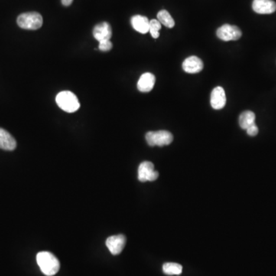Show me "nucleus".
<instances>
[{"instance_id":"1","label":"nucleus","mask_w":276,"mask_h":276,"mask_svg":"<svg viewBox=\"0 0 276 276\" xmlns=\"http://www.w3.org/2000/svg\"><path fill=\"white\" fill-rule=\"evenodd\" d=\"M36 261L42 272L47 276L55 275L60 268L59 259L51 252H39L36 256Z\"/></svg>"},{"instance_id":"2","label":"nucleus","mask_w":276,"mask_h":276,"mask_svg":"<svg viewBox=\"0 0 276 276\" xmlns=\"http://www.w3.org/2000/svg\"><path fill=\"white\" fill-rule=\"evenodd\" d=\"M56 101L58 106L66 112H75L80 108L77 96L69 91H64L58 94Z\"/></svg>"},{"instance_id":"3","label":"nucleus","mask_w":276,"mask_h":276,"mask_svg":"<svg viewBox=\"0 0 276 276\" xmlns=\"http://www.w3.org/2000/svg\"><path fill=\"white\" fill-rule=\"evenodd\" d=\"M17 24L23 30H39L43 24V17L36 12L26 13L19 16L17 18Z\"/></svg>"},{"instance_id":"4","label":"nucleus","mask_w":276,"mask_h":276,"mask_svg":"<svg viewBox=\"0 0 276 276\" xmlns=\"http://www.w3.org/2000/svg\"><path fill=\"white\" fill-rule=\"evenodd\" d=\"M146 141L151 147H163L173 142V136L167 131H150L146 134Z\"/></svg>"},{"instance_id":"5","label":"nucleus","mask_w":276,"mask_h":276,"mask_svg":"<svg viewBox=\"0 0 276 276\" xmlns=\"http://www.w3.org/2000/svg\"><path fill=\"white\" fill-rule=\"evenodd\" d=\"M216 36L224 42L236 41L242 36V31L235 26L225 24L218 29Z\"/></svg>"},{"instance_id":"6","label":"nucleus","mask_w":276,"mask_h":276,"mask_svg":"<svg viewBox=\"0 0 276 276\" xmlns=\"http://www.w3.org/2000/svg\"><path fill=\"white\" fill-rule=\"evenodd\" d=\"M159 177L158 172L154 170V165L150 161H144L138 167V180L141 182L154 181Z\"/></svg>"},{"instance_id":"7","label":"nucleus","mask_w":276,"mask_h":276,"mask_svg":"<svg viewBox=\"0 0 276 276\" xmlns=\"http://www.w3.org/2000/svg\"><path fill=\"white\" fill-rule=\"evenodd\" d=\"M126 243V238L123 235H112L108 237L106 240V245L112 255H116L121 253Z\"/></svg>"},{"instance_id":"8","label":"nucleus","mask_w":276,"mask_h":276,"mask_svg":"<svg viewBox=\"0 0 276 276\" xmlns=\"http://www.w3.org/2000/svg\"><path fill=\"white\" fill-rule=\"evenodd\" d=\"M226 97L222 87H216L212 91L210 96L211 106L213 109L220 110L225 107Z\"/></svg>"},{"instance_id":"9","label":"nucleus","mask_w":276,"mask_h":276,"mask_svg":"<svg viewBox=\"0 0 276 276\" xmlns=\"http://www.w3.org/2000/svg\"><path fill=\"white\" fill-rule=\"evenodd\" d=\"M252 9L258 14H271L276 10V3L273 0H254Z\"/></svg>"},{"instance_id":"10","label":"nucleus","mask_w":276,"mask_h":276,"mask_svg":"<svg viewBox=\"0 0 276 276\" xmlns=\"http://www.w3.org/2000/svg\"><path fill=\"white\" fill-rule=\"evenodd\" d=\"M183 69L186 73L196 74L203 69V61L196 56H190L183 62Z\"/></svg>"},{"instance_id":"11","label":"nucleus","mask_w":276,"mask_h":276,"mask_svg":"<svg viewBox=\"0 0 276 276\" xmlns=\"http://www.w3.org/2000/svg\"><path fill=\"white\" fill-rule=\"evenodd\" d=\"M93 36L98 42L111 40L112 36V30L111 26L108 23H102L95 26L93 30Z\"/></svg>"},{"instance_id":"12","label":"nucleus","mask_w":276,"mask_h":276,"mask_svg":"<svg viewBox=\"0 0 276 276\" xmlns=\"http://www.w3.org/2000/svg\"><path fill=\"white\" fill-rule=\"evenodd\" d=\"M155 81V76L152 73L146 72L141 75L137 82V89L141 92H150L154 89Z\"/></svg>"},{"instance_id":"13","label":"nucleus","mask_w":276,"mask_h":276,"mask_svg":"<svg viewBox=\"0 0 276 276\" xmlns=\"http://www.w3.org/2000/svg\"><path fill=\"white\" fill-rule=\"evenodd\" d=\"M17 147L14 137L6 130L0 128V148L5 150H14Z\"/></svg>"},{"instance_id":"14","label":"nucleus","mask_w":276,"mask_h":276,"mask_svg":"<svg viewBox=\"0 0 276 276\" xmlns=\"http://www.w3.org/2000/svg\"><path fill=\"white\" fill-rule=\"evenodd\" d=\"M131 22L133 28L136 31L142 34L148 33L150 21L147 17L140 15L134 16L131 18Z\"/></svg>"},{"instance_id":"15","label":"nucleus","mask_w":276,"mask_h":276,"mask_svg":"<svg viewBox=\"0 0 276 276\" xmlns=\"http://www.w3.org/2000/svg\"><path fill=\"white\" fill-rule=\"evenodd\" d=\"M255 115L254 112L251 111H245L241 114L239 118V126L242 129L246 130L247 128L255 124Z\"/></svg>"},{"instance_id":"16","label":"nucleus","mask_w":276,"mask_h":276,"mask_svg":"<svg viewBox=\"0 0 276 276\" xmlns=\"http://www.w3.org/2000/svg\"><path fill=\"white\" fill-rule=\"evenodd\" d=\"M163 271L168 275H179L183 271V267L178 263L167 262L163 265Z\"/></svg>"},{"instance_id":"17","label":"nucleus","mask_w":276,"mask_h":276,"mask_svg":"<svg viewBox=\"0 0 276 276\" xmlns=\"http://www.w3.org/2000/svg\"><path fill=\"white\" fill-rule=\"evenodd\" d=\"M157 20L169 29H172L175 26L174 20L167 10L159 12L157 14Z\"/></svg>"},{"instance_id":"18","label":"nucleus","mask_w":276,"mask_h":276,"mask_svg":"<svg viewBox=\"0 0 276 276\" xmlns=\"http://www.w3.org/2000/svg\"><path fill=\"white\" fill-rule=\"evenodd\" d=\"M161 29V23L157 20H152L150 21L149 32L154 39H157L160 36L159 30Z\"/></svg>"},{"instance_id":"19","label":"nucleus","mask_w":276,"mask_h":276,"mask_svg":"<svg viewBox=\"0 0 276 276\" xmlns=\"http://www.w3.org/2000/svg\"><path fill=\"white\" fill-rule=\"evenodd\" d=\"M113 45L110 40L99 42V49L102 52H108L112 49Z\"/></svg>"},{"instance_id":"20","label":"nucleus","mask_w":276,"mask_h":276,"mask_svg":"<svg viewBox=\"0 0 276 276\" xmlns=\"http://www.w3.org/2000/svg\"><path fill=\"white\" fill-rule=\"evenodd\" d=\"M246 131L248 135L254 137V136L258 134V127L256 126V124H252V126H250L249 128H247Z\"/></svg>"},{"instance_id":"21","label":"nucleus","mask_w":276,"mask_h":276,"mask_svg":"<svg viewBox=\"0 0 276 276\" xmlns=\"http://www.w3.org/2000/svg\"><path fill=\"white\" fill-rule=\"evenodd\" d=\"M73 2V0H62V3L65 7H69Z\"/></svg>"}]
</instances>
